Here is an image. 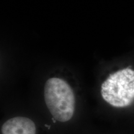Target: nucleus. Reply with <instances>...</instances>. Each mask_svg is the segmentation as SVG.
<instances>
[{
	"label": "nucleus",
	"mask_w": 134,
	"mask_h": 134,
	"mask_svg": "<svg viewBox=\"0 0 134 134\" xmlns=\"http://www.w3.org/2000/svg\"><path fill=\"white\" fill-rule=\"evenodd\" d=\"M46 105L53 118L57 121L70 120L75 110V96L69 84L59 78H51L44 86Z\"/></svg>",
	"instance_id": "nucleus-1"
},
{
	"label": "nucleus",
	"mask_w": 134,
	"mask_h": 134,
	"mask_svg": "<svg viewBox=\"0 0 134 134\" xmlns=\"http://www.w3.org/2000/svg\"><path fill=\"white\" fill-rule=\"evenodd\" d=\"M105 101L115 108H125L134 101V70L124 68L110 74L100 89Z\"/></svg>",
	"instance_id": "nucleus-2"
},
{
	"label": "nucleus",
	"mask_w": 134,
	"mask_h": 134,
	"mask_svg": "<svg viewBox=\"0 0 134 134\" xmlns=\"http://www.w3.org/2000/svg\"><path fill=\"white\" fill-rule=\"evenodd\" d=\"M2 134H36L34 122L24 117H15L3 124Z\"/></svg>",
	"instance_id": "nucleus-3"
}]
</instances>
